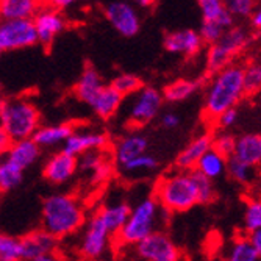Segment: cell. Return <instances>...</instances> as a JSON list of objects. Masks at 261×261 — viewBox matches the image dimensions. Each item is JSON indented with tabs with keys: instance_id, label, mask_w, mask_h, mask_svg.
<instances>
[{
	"instance_id": "cell-28",
	"label": "cell",
	"mask_w": 261,
	"mask_h": 261,
	"mask_svg": "<svg viewBox=\"0 0 261 261\" xmlns=\"http://www.w3.org/2000/svg\"><path fill=\"white\" fill-rule=\"evenodd\" d=\"M194 169L213 181V180H216V178H219V177H222L225 174V171H227V158L219 155L216 150L210 149L206 153L202 155V158L197 161Z\"/></svg>"
},
{
	"instance_id": "cell-8",
	"label": "cell",
	"mask_w": 261,
	"mask_h": 261,
	"mask_svg": "<svg viewBox=\"0 0 261 261\" xmlns=\"http://www.w3.org/2000/svg\"><path fill=\"white\" fill-rule=\"evenodd\" d=\"M103 14L111 27L125 38H133L141 30V17L136 7L130 2L116 0L103 7Z\"/></svg>"
},
{
	"instance_id": "cell-45",
	"label": "cell",
	"mask_w": 261,
	"mask_h": 261,
	"mask_svg": "<svg viewBox=\"0 0 261 261\" xmlns=\"http://www.w3.org/2000/svg\"><path fill=\"white\" fill-rule=\"evenodd\" d=\"M161 124L166 128H177L180 124V117L175 113H164L161 117Z\"/></svg>"
},
{
	"instance_id": "cell-29",
	"label": "cell",
	"mask_w": 261,
	"mask_h": 261,
	"mask_svg": "<svg viewBox=\"0 0 261 261\" xmlns=\"http://www.w3.org/2000/svg\"><path fill=\"white\" fill-rule=\"evenodd\" d=\"M23 178V171L8 158H0V193H8L16 189Z\"/></svg>"
},
{
	"instance_id": "cell-44",
	"label": "cell",
	"mask_w": 261,
	"mask_h": 261,
	"mask_svg": "<svg viewBox=\"0 0 261 261\" xmlns=\"http://www.w3.org/2000/svg\"><path fill=\"white\" fill-rule=\"evenodd\" d=\"M238 117H240V113L236 108H231V110H227L224 111L221 116L216 117V122L221 128H228V127H233L236 122H238Z\"/></svg>"
},
{
	"instance_id": "cell-27",
	"label": "cell",
	"mask_w": 261,
	"mask_h": 261,
	"mask_svg": "<svg viewBox=\"0 0 261 261\" xmlns=\"http://www.w3.org/2000/svg\"><path fill=\"white\" fill-rule=\"evenodd\" d=\"M74 128L69 124H58V125H45L39 127L35 135L33 141L38 144V147H54L58 144H64V141L72 135Z\"/></svg>"
},
{
	"instance_id": "cell-36",
	"label": "cell",
	"mask_w": 261,
	"mask_h": 261,
	"mask_svg": "<svg viewBox=\"0 0 261 261\" xmlns=\"http://www.w3.org/2000/svg\"><path fill=\"white\" fill-rule=\"evenodd\" d=\"M117 94H121L122 97L125 96H132V94H136L141 88H142V80L135 75V74H121L117 75L111 85H110Z\"/></svg>"
},
{
	"instance_id": "cell-42",
	"label": "cell",
	"mask_w": 261,
	"mask_h": 261,
	"mask_svg": "<svg viewBox=\"0 0 261 261\" xmlns=\"http://www.w3.org/2000/svg\"><path fill=\"white\" fill-rule=\"evenodd\" d=\"M225 30H222L221 27H218L216 23H210V22H203L200 25V30L197 32L202 42L208 44V45H213V44H218L219 39L222 38Z\"/></svg>"
},
{
	"instance_id": "cell-51",
	"label": "cell",
	"mask_w": 261,
	"mask_h": 261,
	"mask_svg": "<svg viewBox=\"0 0 261 261\" xmlns=\"http://www.w3.org/2000/svg\"><path fill=\"white\" fill-rule=\"evenodd\" d=\"M133 5L139 7V8H147V7H153V2L152 0H138V2H135Z\"/></svg>"
},
{
	"instance_id": "cell-50",
	"label": "cell",
	"mask_w": 261,
	"mask_h": 261,
	"mask_svg": "<svg viewBox=\"0 0 261 261\" xmlns=\"http://www.w3.org/2000/svg\"><path fill=\"white\" fill-rule=\"evenodd\" d=\"M33 261H60V258H58L55 253H49V255H42V256H38V258H35Z\"/></svg>"
},
{
	"instance_id": "cell-31",
	"label": "cell",
	"mask_w": 261,
	"mask_h": 261,
	"mask_svg": "<svg viewBox=\"0 0 261 261\" xmlns=\"http://www.w3.org/2000/svg\"><path fill=\"white\" fill-rule=\"evenodd\" d=\"M259 253L250 246L247 236H238L230 244L227 261H259Z\"/></svg>"
},
{
	"instance_id": "cell-39",
	"label": "cell",
	"mask_w": 261,
	"mask_h": 261,
	"mask_svg": "<svg viewBox=\"0 0 261 261\" xmlns=\"http://www.w3.org/2000/svg\"><path fill=\"white\" fill-rule=\"evenodd\" d=\"M224 5L233 19L249 17L252 11L258 7V4L253 2V0H227V2H224Z\"/></svg>"
},
{
	"instance_id": "cell-30",
	"label": "cell",
	"mask_w": 261,
	"mask_h": 261,
	"mask_svg": "<svg viewBox=\"0 0 261 261\" xmlns=\"http://www.w3.org/2000/svg\"><path fill=\"white\" fill-rule=\"evenodd\" d=\"M228 175L234 180L238 181L241 185H252L255 183L256 177H258V168H255V166H250L247 163H243L240 160H236L233 156H230L227 160V171Z\"/></svg>"
},
{
	"instance_id": "cell-24",
	"label": "cell",
	"mask_w": 261,
	"mask_h": 261,
	"mask_svg": "<svg viewBox=\"0 0 261 261\" xmlns=\"http://www.w3.org/2000/svg\"><path fill=\"white\" fill-rule=\"evenodd\" d=\"M203 80L202 79H181V80H175L169 85H166V88L161 91L163 100L171 102V103H178L183 102L186 99H189L191 96L202 88Z\"/></svg>"
},
{
	"instance_id": "cell-43",
	"label": "cell",
	"mask_w": 261,
	"mask_h": 261,
	"mask_svg": "<svg viewBox=\"0 0 261 261\" xmlns=\"http://www.w3.org/2000/svg\"><path fill=\"white\" fill-rule=\"evenodd\" d=\"M111 174H113V164L108 160H105L99 168L94 169L89 175H91V181L94 185H100V183H105L111 177Z\"/></svg>"
},
{
	"instance_id": "cell-49",
	"label": "cell",
	"mask_w": 261,
	"mask_h": 261,
	"mask_svg": "<svg viewBox=\"0 0 261 261\" xmlns=\"http://www.w3.org/2000/svg\"><path fill=\"white\" fill-rule=\"evenodd\" d=\"M72 5H75V2L74 0H55V2H50L49 4V7H52L54 10H57V11H63V10H66V8H69V7H72Z\"/></svg>"
},
{
	"instance_id": "cell-40",
	"label": "cell",
	"mask_w": 261,
	"mask_h": 261,
	"mask_svg": "<svg viewBox=\"0 0 261 261\" xmlns=\"http://www.w3.org/2000/svg\"><path fill=\"white\" fill-rule=\"evenodd\" d=\"M105 155L100 150H94V152H86L77 158V169L91 174L94 169H97L99 166L105 161Z\"/></svg>"
},
{
	"instance_id": "cell-19",
	"label": "cell",
	"mask_w": 261,
	"mask_h": 261,
	"mask_svg": "<svg viewBox=\"0 0 261 261\" xmlns=\"http://www.w3.org/2000/svg\"><path fill=\"white\" fill-rule=\"evenodd\" d=\"M42 4L36 0H0L2 20H33Z\"/></svg>"
},
{
	"instance_id": "cell-25",
	"label": "cell",
	"mask_w": 261,
	"mask_h": 261,
	"mask_svg": "<svg viewBox=\"0 0 261 261\" xmlns=\"http://www.w3.org/2000/svg\"><path fill=\"white\" fill-rule=\"evenodd\" d=\"M199 8H200L203 22L216 23L222 30H228L230 27L234 25V19L225 10L222 0H200Z\"/></svg>"
},
{
	"instance_id": "cell-33",
	"label": "cell",
	"mask_w": 261,
	"mask_h": 261,
	"mask_svg": "<svg viewBox=\"0 0 261 261\" xmlns=\"http://www.w3.org/2000/svg\"><path fill=\"white\" fill-rule=\"evenodd\" d=\"M243 83H244V96H255L261 88V66L259 61H250L247 66H244L243 74Z\"/></svg>"
},
{
	"instance_id": "cell-38",
	"label": "cell",
	"mask_w": 261,
	"mask_h": 261,
	"mask_svg": "<svg viewBox=\"0 0 261 261\" xmlns=\"http://www.w3.org/2000/svg\"><path fill=\"white\" fill-rule=\"evenodd\" d=\"M256 230H261V202L252 199L247 202L244 211V231L249 234Z\"/></svg>"
},
{
	"instance_id": "cell-10",
	"label": "cell",
	"mask_w": 261,
	"mask_h": 261,
	"mask_svg": "<svg viewBox=\"0 0 261 261\" xmlns=\"http://www.w3.org/2000/svg\"><path fill=\"white\" fill-rule=\"evenodd\" d=\"M33 25H35L38 42L49 47L50 44H54L58 35L64 32L67 20L60 11L54 10L49 5H42L36 13V16L33 17Z\"/></svg>"
},
{
	"instance_id": "cell-32",
	"label": "cell",
	"mask_w": 261,
	"mask_h": 261,
	"mask_svg": "<svg viewBox=\"0 0 261 261\" xmlns=\"http://www.w3.org/2000/svg\"><path fill=\"white\" fill-rule=\"evenodd\" d=\"M233 63V58L222 49L219 44H213L208 47L206 52V70L210 74H218L227 66Z\"/></svg>"
},
{
	"instance_id": "cell-47",
	"label": "cell",
	"mask_w": 261,
	"mask_h": 261,
	"mask_svg": "<svg viewBox=\"0 0 261 261\" xmlns=\"http://www.w3.org/2000/svg\"><path fill=\"white\" fill-rule=\"evenodd\" d=\"M247 240L250 243V246L261 255V230H256V231H252L247 234Z\"/></svg>"
},
{
	"instance_id": "cell-1",
	"label": "cell",
	"mask_w": 261,
	"mask_h": 261,
	"mask_svg": "<svg viewBox=\"0 0 261 261\" xmlns=\"http://www.w3.org/2000/svg\"><path fill=\"white\" fill-rule=\"evenodd\" d=\"M243 74L244 66L231 63L213 75L203 100V114L206 119L216 121V117L224 111L236 108L238 102L244 97Z\"/></svg>"
},
{
	"instance_id": "cell-17",
	"label": "cell",
	"mask_w": 261,
	"mask_h": 261,
	"mask_svg": "<svg viewBox=\"0 0 261 261\" xmlns=\"http://www.w3.org/2000/svg\"><path fill=\"white\" fill-rule=\"evenodd\" d=\"M147 147H149V141L146 136L142 135L124 136L114 146V160L122 168V166H125L132 160L147 153Z\"/></svg>"
},
{
	"instance_id": "cell-18",
	"label": "cell",
	"mask_w": 261,
	"mask_h": 261,
	"mask_svg": "<svg viewBox=\"0 0 261 261\" xmlns=\"http://www.w3.org/2000/svg\"><path fill=\"white\" fill-rule=\"evenodd\" d=\"M39 156H41V149L38 147V144L32 138L13 141L7 155H5V158H8L11 163H14L22 171L33 166L39 160Z\"/></svg>"
},
{
	"instance_id": "cell-9",
	"label": "cell",
	"mask_w": 261,
	"mask_h": 261,
	"mask_svg": "<svg viewBox=\"0 0 261 261\" xmlns=\"http://www.w3.org/2000/svg\"><path fill=\"white\" fill-rule=\"evenodd\" d=\"M163 105L161 91L152 86H142L135 96L128 119L135 125H146L153 121Z\"/></svg>"
},
{
	"instance_id": "cell-15",
	"label": "cell",
	"mask_w": 261,
	"mask_h": 261,
	"mask_svg": "<svg viewBox=\"0 0 261 261\" xmlns=\"http://www.w3.org/2000/svg\"><path fill=\"white\" fill-rule=\"evenodd\" d=\"M58 240L54 238L50 233L45 230H35L23 236L20 240V249H22V259L33 261L38 256L54 253L57 249Z\"/></svg>"
},
{
	"instance_id": "cell-41",
	"label": "cell",
	"mask_w": 261,
	"mask_h": 261,
	"mask_svg": "<svg viewBox=\"0 0 261 261\" xmlns=\"http://www.w3.org/2000/svg\"><path fill=\"white\" fill-rule=\"evenodd\" d=\"M234 141H236V138L231 136L230 133L216 135V136H213V146H211V149L216 150L219 155H222L224 158L228 160L233 155V150H234Z\"/></svg>"
},
{
	"instance_id": "cell-34",
	"label": "cell",
	"mask_w": 261,
	"mask_h": 261,
	"mask_svg": "<svg viewBox=\"0 0 261 261\" xmlns=\"http://www.w3.org/2000/svg\"><path fill=\"white\" fill-rule=\"evenodd\" d=\"M189 172H191V177H193L194 185H196L197 202L199 203H210V202L215 200V197H216L215 183H213L210 178H206L205 175H202L200 172H197L196 169L189 171Z\"/></svg>"
},
{
	"instance_id": "cell-16",
	"label": "cell",
	"mask_w": 261,
	"mask_h": 261,
	"mask_svg": "<svg viewBox=\"0 0 261 261\" xmlns=\"http://www.w3.org/2000/svg\"><path fill=\"white\" fill-rule=\"evenodd\" d=\"M213 146V135L203 133L193 139L189 144L178 153L175 160V166L180 171H193L196 168L197 161L202 158L203 153H206Z\"/></svg>"
},
{
	"instance_id": "cell-22",
	"label": "cell",
	"mask_w": 261,
	"mask_h": 261,
	"mask_svg": "<svg viewBox=\"0 0 261 261\" xmlns=\"http://www.w3.org/2000/svg\"><path fill=\"white\" fill-rule=\"evenodd\" d=\"M130 211H132V206L125 202H117V203H113V205H108V206H103L99 213L97 216L100 218V221L103 222L105 228L108 230L110 234L113 233H119L122 230V227L125 225L128 216H130Z\"/></svg>"
},
{
	"instance_id": "cell-14",
	"label": "cell",
	"mask_w": 261,
	"mask_h": 261,
	"mask_svg": "<svg viewBox=\"0 0 261 261\" xmlns=\"http://www.w3.org/2000/svg\"><path fill=\"white\" fill-rule=\"evenodd\" d=\"M77 172V158L64 152L52 155L44 164V178L52 185H63L69 181Z\"/></svg>"
},
{
	"instance_id": "cell-2",
	"label": "cell",
	"mask_w": 261,
	"mask_h": 261,
	"mask_svg": "<svg viewBox=\"0 0 261 261\" xmlns=\"http://www.w3.org/2000/svg\"><path fill=\"white\" fill-rule=\"evenodd\" d=\"M42 230L54 238L74 234L85 224V208L80 200L70 194H52L42 202Z\"/></svg>"
},
{
	"instance_id": "cell-13",
	"label": "cell",
	"mask_w": 261,
	"mask_h": 261,
	"mask_svg": "<svg viewBox=\"0 0 261 261\" xmlns=\"http://www.w3.org/2000/svg\"><path fill=\"white\" fill-rule=\"evenodd\" d=\"M164 49L169 54L183 55V57H194L202 50V39L196 30L181 29L175 32H169L163 41Z\"/></svg>"
},
{
	"instance_id": "cell-53",
	"label": "cell",
	"mask_w": 261,
	"mask_h": 261,
	"mask_svg": "<svg viewBox=\"0 0 261 261\" xmlns=\"http://www.w3.org/2000/svg\"><path fill=\"white\" fill-rule=\"evenodd\" d=\"M219 261H227V259H219Z\"/></svg>"
},
{
	"instance_id": "cell-11",
	"label": "cell",
	"mask_w": 261,
	"mask_h": 261,
	"mask_svg": "<svg viewBox=\"0 0 261 261\" xmlns=\"http://www.w3.org/2000/svg\"><path fill=\"white\" fill-rule=\"evenodd\" d=\"M108 241H110V233L96 213L86 222L80 241V253L88 259H97L105 253L108 247Z\"/></svg>"
},
{
	"instance_id": "cell-3",
	"label": "cell",
	"mask_w": 261,
	"mask_h": 261,
	"mask_svg": "<svg viewBox=\"0 0 261 261\" xmlns=\"http://www.w3.org/2000/svg\"><path fill=\"white\" fill-rule=\"evenodd\" d=\"M41 114L29 99H0V128L11 141L30 139L41 127Z\"/></svg>"
},
{
	"instance_id": "cell-48",
	"label": "cell",
	"mask_w": 261,
	"mask_h": 261,
	"mask_svg": "<svg viewBox=\"0 0 261 261\" xmlns=\"http://www.w3.org/2000/svg\"><path fill=\"white\" fill-rule=\"evenodd\" d=\"M249 22H250V27L255 29V30H259L261 27V8L259 5L252 11V14L249 16Z\"/></svg>"
},
{
	"instance_id": "cell-46",
	"label": "cell",
	"mask_w": 261,
	"mask_h": 261,
	"mask_svg": "<svg viewBox=\"0 0 261 261\" xmlns=\"http://www.w3.org/2000/svg\"><path fill=\"white\" fill-rule=\"evenodd\" d=\"M11 139L10 136L4 132V128H0V158H2L4 155H7L10 146H11Z\"/></svg>"
},
{
	"instance_id": "cell-54",
	"label": "cell",
	"mask_w": 261,
	"mask_h": 261,
	"mask_svg": "<svg viewBox=\"0 0 261 261\" xmlns=\"http://www.w3.org/2000/svg\"><path fill=\"white\" fill-rule=\"evenodd\" d=\"M0 55H2V50H0Z\"/></svg>"
},
{
	"instance_id": "cell-37",
	"label": "cell",
	"mask_w": 261,
	"mask_h": 261,
	"mask_svg": "<svg viewBox=\"0 0 261 261\" xmlns=\"http://www.w3.org/2000/svg\"><path fill=\"white\" fill-rule=\"evenodd\" d=\"M0 261H22L19 238L0 233Z\"/></svg>"
},
{
	"instance_id": "cell-21",
	"label": "cell",
	"mask_w": 261,
	"mask_h": 261,
	"mask_svg": "<svg viewBox=\"0 0 261 261\" xmlns=\"http://www.w3.org/2000/svg\"><path fill=\"white\" fill-rule=\"evenodd\" d=\"M105 83L102 75L99 74V70L92 66L85 67V70L82 72L77 85H75V96L85 102V103H91L94 99L97 97V94L103 89Z\"/></svg>"
},
{
	"instance_id": "cell-5",
	"label": "cell",
	"mask_w": 261,
	"mask_h": 261,
	"mask_svg": "<svg viewBox=\"0 0 261 261\" xmlns=\"http://www.w3.org/2000/svg\"><path fill=\"white\" fill-rule=\"evenodd\" d=\"M158 224H160V205L155 200V197H147L144 200H141L135 208H132L125 225L117 233V238H119L122 244L136 246L146 236L156 231Z\"/></svg>"
},
{
	"instance_id": "cell-35",
	"label": "cell",
	"mask_w": 261,
	"mask_h": 261,
	"mask_svg": "<svg viewBox=\"0 0 261 261\" xmlns=\"http://www.w3.org/2000/svg\"><path fill=\"white\" fill-rule=\"evenodd\" d=\"M156 168H158V160L150 153H144V155L132 160L125 166H122V171L128 175H141V174H147L150 171H155Z\"/></svg>"
},
{
	"instance_id": "cell-6",
	"label": "cell",
	"mask_w": 261,
	"mask_h": 261,
	"mask_svg": "<svg viewBox=\"0 0 261 261\" xmlns=\"http://www.w3.org/2000/svg\"><path fill=\"white\" fill-rule=\"evenodd\" d=\"M136 256L142 261H181V252L168 233L153 231L135 247Z\"/></svg>"
},
{
	"instance_id": "cell-52",
	"label": "cell",
	"mask_w": 261,
	"mask_h": 261,
	"mask_svg": "<svg viewBox=\"0 0 261 261\" xmlns=\"http://www.w3.org/2000/svg\"><path fill=\"white\" fill-rule=\"evenodd\" d=\"M132 261H142V259H139V258H135V259H132Z\"/></svg>"
},
{
	"instance_id": "cell-12",
	"label": "cell",
	"mask_w": 261,
	"mask_h": 261,
	"mask_svg": "<svg viewBox=\"0 0 261 261\" xmlns=\"http://www.w3.org/2000/svg\"><path fill=\"white\" fill-rule=\"evenodd\" d=\"M108 136L102 132H72V135L64 141L61 152L79 158L86 152H102L108 146Z\"/></svg>"
},
{
	"instance_id": "cell-20",
	"label": "cell",
	"mask_w": 261,
	"mask_h": 261,
	"mask_svg": "<svg viewBox=\"0 0 261 261\" xmlns=\"http://www.w3.org/2000/svg\"><path fill=\"white\" fill-rule=\"evenodd\" d=\"M231 156L258 168L261 161V136L258 133H246L236 138Z\"/></svg>"
},
{
	"instance_id": "cell-26",
	"label": "cell",
	"mask_w": 261,
	"mask_h": 261,
	"mask_svg": "<svg viewBox=\"0 0 261 261\" xmlns=\"http://www.w3.org/2000/svg\"><path fill=\"white\" fill-rule=\"evenodd\" d=\"M252 42V35L246 27L241 25H233L228 30L224 32L222 38L219 39V45L231 57L234 58L236 55H240L243 50H246Z\"/></svg>"
},
{
	"instance_id": "cell-4",
	"label": "cell",
	"mask_w": 261,
	"mask_h": 261,
	"mask_svg": "<svg viewBox=\"0 0 261 261\" xmlns=\"http://www.w3.org/2000/svg\"><path fill=\"white\" fill-rule=\"evenodd\" d=\"M155 200L169 213H185L197 205V191L191 172L180 171L163 177L155 186Z\"/></svg>"
},
{
	"instance_id": "cell-23",
	"label": "cell",
	"mask_w": 261,
	"mask_h": 261,
	"mask_svg": "<svg viewBox=\"0 0 261 261\" xmlns=\"http://www.w3.org/2000/svg\"><path fill=\"white\" fill-rule=\"evenodd\" d=\"M122 99L124 97L121 94H117L110 85H105L103 89L97 94V97L89 103V107L100 119H110L121 108Z\"/></svg>"
},
{
	"instance_id": "cell-7",
	"label": "cell",
	"mask_w": 261,
	"mask_h": 261,
	"mask_svg": "<svg viewBox=\"0 0 261 261\" xmlns=\"http://www.w3.org/2000/svg\"><path fill=\"white\" fill-rule=\"evenodd\" d=\"M38 44L33 20H0V50H22Z\"/></svg>"
}]
</instances>
